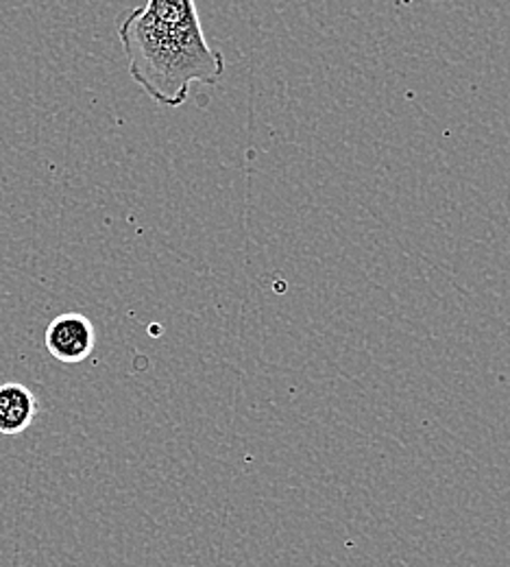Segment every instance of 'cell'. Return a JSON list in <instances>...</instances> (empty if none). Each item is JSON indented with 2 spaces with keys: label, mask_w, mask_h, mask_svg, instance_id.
I'll return each mask as SVG.
<instances>
[{
  "label": "cell",
  "mask_w": 510,
  "mask_h": 567,
  "mask_svg": "<svg viewBox=\"0 0 510 567\" xmlns=\"http://www.w3.org/2000/svg\"><path fill=\"white\" fill-rule=\"evenodd\" d=\"M118 38L132 79L164 107L184 105L195 83L215 85L225 74L195 0H148L121 22Z\"/></svg>",
  "instance_id": "6da1fadb"
},
{
  "label": "cell",
  "mask_w": 510,
  "mask_h": 567,
  "mask_svg": "<svg viewBox=\"0 0 510 567\" xmlns=\"http://www.w3.org/2000/svg\"><path fill=\"white\" fill-rule=\"evenodd\" d=\"M40 413L38 398L20 382L0 384V434L15 436L35 422Z\"/></svg>",
  "instance_id": "3957f363"
},
{
  "label": "cell",
  "mask_w": 510,
  "mask_h": 567,
  "mask_svg": "<svg viewBox=\"0 0 510 567\" xmlns=\"http://www.w3.org/2000/svg\"><path fill=\"white\" fill-rule=\"evenodd\" d=\"M46 352L64 364H76L94 352L96 330L81 312H64L55 317L44 334Z\"/></svg>",
  "instance_id": "7a4b0ae2"
},
{
  "label": "cell",
  "mask_w": 510,
  "mask_h": 567,
  "mask_svg": "<svg viewBox=\"0 0 510 567\" xmlns=\"http://www.w3.org/2000/svg\"><path fill=\"white\" fill-rule=\"evenodd\" d=\"M393 2H397V4H413V2H419V0H393Z\"/></svg>",
  "instance_id": "277c9868"
}]
</instances>
